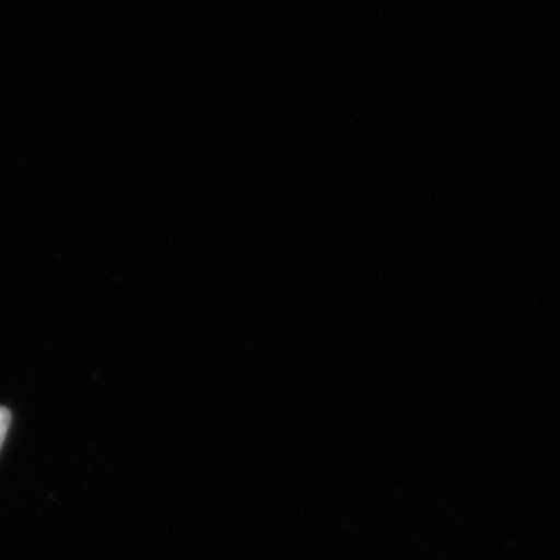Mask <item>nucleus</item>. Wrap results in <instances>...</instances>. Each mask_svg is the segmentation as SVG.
<instances>
[{
    "label": "nucleus",
    "mask_w": 560,
    "mask_h": 560,
    "mask_svg": "<svg viewBox=\"0 0 560 560\" xmlns=\"http://www.w3.org/2000/svg\"><path fill=\"white\" fill-rule=\"evenodd\" d=\"M10 422V411L7 408L0 407V448H2L3 441H5L7 433H9Z\"/></svg>",
    "instance_id": "f257e3e1"
}]
</instances>
